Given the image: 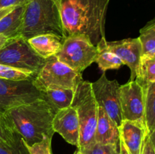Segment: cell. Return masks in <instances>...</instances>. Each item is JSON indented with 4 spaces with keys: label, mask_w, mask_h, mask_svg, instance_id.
<instances>
[{
    "label": "cell",
    "mask_w": 155,
    "mask_h": 154,
    "mask_svg": "<svg viewBox=\"0 0 155 154\" xmlns=\"http://www.w3.org/2000/svg\"><path fill=\"white\" fill-rule=\"evenodd\" d=\"M65 38L83 35L95 46L105 39L104 24L110 0H58Z\"/></svg>",
    "instance_id": "obj_1"
},
{
    "label": "cell",
    "mask_w": 155,
    "mask_h": 154,
    "mask_svg": "<svg viewBox=\"0 0 155 154\" xmlns=\"http://www.w3.org/2000/svg\"><path fill=\"white\" fill-rule=\"evenodd\" d=\"M55 113L42 98L8 110L3 116L11 126L24 139L27 146L52 138L53 119Z\"/></svg>",
    "instance_id": "obj_2"
},
{
    "label": "cell",
    "mask_w": 155,
    "mask_h": 154,
    "mask_svg": "<svg viewBox=\"0 0 155 154\" xmlns=\"http://www.w3.org/2000/svg\"><path fill=\"white\" fill-rule=\"evenodd\" d=\"M53 33L65 38L58 0H29L23 15L20 36L28 40Z\"/></svg>",
    "instance_id": "obj_3"
},
{
    "label": "cell",
    "mask_w": 155,
    "mask_h": 154,
    "mask_svg": "<svg viewBox=\"0 0 155 154\" xmlns=\"http://www.w3.org/2000/svg\"><path fill=\"white\" fill-rule=\"evenodd\" d=\"M71 106L75 108L80 122V140L77 148L80 151L86 150L96 143L95 134L98 106L92 92V82L83 79L80 82Z\"/></svg>",
    "instance_id": "obj_4"
},
{
    "label": "cell",
    "mask_w": 155,
    "mask_h": 154,
    "mask_svg": "<svg viewBox=\"0 0 155 154\" xmlns=\"http://www.w3.org/2000/svg\"><path fill=\"white\" fill-rule=\"evenodd\" d=\"M82 73L77 72L61 62L55 55L45 59V62L33 80V84L39 91L58 89L76 90Z\"/></svg>",
    "instance_id": "obj_5"
},
{
    "label": "cell",
    "mask_w": 155,
    "mask_h": 154,
    "mask_svg": "<svg viewBox=\"0 0 155 154\" xmlns=\"http://www.w3.org/2000/svg\"><path fill=\"white\" fill-rule=\"evenodd\" d=\"M45 62L30 46L28 40L21 36L8 39L0 49V64L37 74Z\"/></svg>",
    "instance_id": "obj_6"
},
{
    "label": "cell",
    "mask_w": 155,
    "mask_h": 154,
    "mask_svg": "<svg viewBox=\"0 0 155 154\" xmlns=\"http://www.w3.org/2000/svg\"><path fill=\"white\" fill-rule=\"evenodd\" d=\"M98 50L88 37L83 35H73L64 39L57 58L77 72L82 73L95 61Z\"/></svg>",
    "instance_id": "obj_7"
},
{
    "label": "cell",
    "mask_w": 155,
    "mask_h": 154,
    "mask_svg": "<svg viewBox=\"0 0 155 154\" xmlns=\"http://www.w3.org/2000/svg\"><path fill=\"white\" fill-rule=\"evenodd\" d=\"M42 98L33 80L11 81L0 79V116L8 110Z\"/></svg>",
    "instance_id": "obj_8"
},
{
    "label": "cell",
    "mask_w": 155,
    "mask_h": 154,
    "mask_svg": "<svg viewBox=\"0 0 155 154\" xmlns=\"http://www.w3.org/2000/svg\"><path fill=\"white\" fill-rule=\"evenodd\" d=\"M92 89L98 106L107 113L118 127L123 122L120 104V85L117 80H109L103 72L98 80L92 82Z\"/></svg>",
    "instance_id": "obj_9"
},
{
    "label": "cell",
    "mask_w": 155,
    "mask_h": 154,
    "mask_svg": "<svg viewBox=\"0 0 155 154\" xmlns=\"http://www.w3.org/2000/svg\"><path fill=\"white\" fill-rule=\"evenodd\" d=\"M120 104L124 120L145 123V89L136 80L120 85Z\"/></svg>",
    "instance_id": "obj_10"
},
{
    "label": "cell",
    "mask_w": 155,
    "mask_h": 154,
    "mask_svg": "<svg viewBox=\"0 0 155 154\" xmlns=\"http://www.w3.org/2000/svg\"><path fill=\"white\" fill-rule=\"evenodd\" d=\"M97 48H104L116 54L124 65L129 66L131 72L130 80L136 79L138 69L142 57V47L139 38H129L119 41L107 42L106 39L101 41Z\"/></svg>",
    "instance_id": "obj_11"
},
{
    "label": "cell",
    "mask_w": 155,
    "mask_h": 154,
    "mask_svg": "<svg viewBox=\"0 0 155 154\" xmlns=\"http://www.w3.org/2000/svg\"><path fill=\"white\" fill-rule=\"evenodd\" d=\"M53 129L71 145L77 147L80 140V122L72 106L58 110L53 119Z\"/></svg>",
    "instance_id": "obj_12"
},
{
    "label": "cell",
    "mask_w": 155,
    "mask_h": 154,
    "mask_svg": "<svg viewBox=\"0 0 155 154\" xmlns=\"http://www.w3.org/2000/svg\"><path fill=\"white\" fill-rule=\"evenodd\" d=\"M120 137L130 154H142L145 137L148 134L146 125L142 122L123 120Z\"/></svg>",
    "instance_id": "obj_13"
},
{
    "label": "cell",
    "mask_w": 155,
    "mask_h": 154,
    "mask_svg": "<svg viewBox=\"0 0 155 154\" xmlns=\"http://www.w3.org/2000/svg\"><path fill=\"white\" fill-rule=\"evenodd\" d=\"M95 140L101 144L115 145L120 141L119 127L101 107H98Z\"/></svg>",
    "instance_id": "obj_14"
},
{
    "label": "cell",
    "mask_w": 155,
    "mask_h": 154,
    "mask_svg": "<svg viewBox=\"0 0 155 154\" xmlns=\"http://www.w3.org/2000/svg\"><path fill=\"white\" fill-rule=\"evenodd\" d=\"M64 39L56 34L46 33L30 38L28 42L39 56L47 59L61 51Z\"/></svg>",
    "instance_id": "obj_15"
},
{
    "label": "cell",
    "mask_w": 155,
    "mask_h": 154,
    "mask_svg": "<svg viewBox=\"0 0 155 154\" xmlns=\"http://www.w3.org/2000/svg\"><path fill=\"white\" fill-rule=\"evenodd\" d=\"M26 5H27L15 7L0 20V34L6 36L8 39L20 36Z\"/></svg>",
    "instance_id": "obj_16"
},
{
    "label": "cell",
    "mask_w": 155,
    "mask_h": 154,
    "mask_svg": "<svg viewBox=\"0 0 155 154\" xmlns=\"http://www.w3.org/2000/svg\"><path fill=\"white\" fill-rule=\"evenodd\" d=\"M43 99L51 107L54 113L72 105L75 90L74 89H58L40 91Z\"/></svg>",
    "instance_id": "obj_17"
},
{
    "label": "cell",
    "mask_w": 155,
    "mask_h": 154,
    "mask_svg": "<svg viewBox=\"0 0 155 154\" xmlns=\"http://www.w3.org/2000/svg\"><path fill=\"white\" fill-rule=\"evenodd\" d=\"M144 89L155 82V57L142 56L136 79Z\"/></svg>",
    "instance_id": "obj_18"
},
{
    "label": "cell",
    "mask_w": 155,
    "mask_h": 154,
    "mask_svg": "<svg viewBox=\"0 0 155 154\" xmlns=\"http://www.w3.org/2000/svg\"><path fill=\"white\" fill-rule=\"evenodd\" d=\"M145 124L150 134L155 128V82L145 88Z\"/></svg>",
    "instance_id": "obj_19"
},
{
    "label": "cell",
    "mask_w": 155,
    "mask_h": 154,
    "mask_svg": "<svg viewBox=\"0 0 155 154\" xmlns=\"http://www.w3.org/2000/svg\"><path fill=\"white\" fill-rule=\"evenodd\" d=\"M97 48L98 50V54L95 62L103 72H105L107 69H119L124 65L122 60L116 54L107 51L104 48Z\"/></svg>",
    "instance_id": "obj_20"
},
{
    "label": "cell",
    "mask_w": 155,
    "mask_h": 154,
    "mask_svg": "<svg viewBox=\"0 0 155 154\" xmlns=\"http://www.w3.org/2000/svg\"><path fill=\"white\" fill-rule=\"evenodd\" d=\"M36 74L27 72L7 65L0 64V79L11 81L33 80Z\"/></svg>",
    "instance_id": "obj_21"
},
{
    "label": "cell",
    "mask_w": 155,
    "mask_h": 154,
    "mask_svg": "<svg viewBox=\"0 0 155 154\" xmlns=\"http://www.w3.org/2000/svg\"><path fill=\"white\" fill-rule=\"evenodd\" d=\"M18 133L11 126L4 116H0V146H11L16 140Z\"/></svg>",
    "instance_id": "obj_22"
},
{
    "label": "cell",
    "mask_w": 155,
    "mask_h": 154,
    "mask_svg": "<svg viewBox=\"0 0 155 154\" xmlns=\"http://www.w3.org/2000/svg\"><path fill=\"white\" fill-rule=\"evenodd\" d=\"M139 39L142 43V56H154L155 54V35L145 27L140 30Z\"/></svg>",
    "instance_id": "obj_23"
},
{
    "label": "cell",
    "mask_w": 155,
    "mask_h": 154,
    "mask_svg": "<svg viewBox=\"0 0 155 154\" xmlns=\"http://www.w3.org/2000/svg\"><path fill=\"white\" fill-rule=\"evenodd\" d=\"M0 154H30L24 139L18 133L15 142L11 146H0Z\"/></svg>",
    "instance_id": "obj_24"
},
{
    "label": "cell",
    "mask_w": 155,
    "mask_h": 154,
    "mask_svg": "<svg viewBox=\"0 0 155 154\" xmlns=\"http://www.w3.org/2000/svg\"><path fill=\"white\" fill-rule=\"evenodd\" d=\"M51 137H46L39 143H34L32 146H27L30 154H52L51 153Z\"/></svg>",
    "instance_id": "obj_25"
},
{
    "label": "cell",
    "mask_w": 155,
    "mask_h": 154,
    "mask_svg": "<svg viewBox=\"0 0 155 154\" xmlns=\"http://www.w3.org/2000/svg\"><path fill=\"white\" fill-rule=\"evenodd\" d=\"M115 145L101 144V143H95L89 149L81 152L83 154H112Z\"/></svg>",
    "instance_id": "obj_26"
},
{
    "label": "cell",
    "mask_w": 155,
    "mask_h": 154,
    "mask_svg": "<svg viewBox=\"0 0 155 154\" xmlns=\"http://www.w3.org/2000/svg\"><path fill=\"white\" fill-rule=\"evenodd\" d=\"M28 1L29 0H0V8L25 5L28 3Z\"/></svg>",
    "instance_id": "obj_27"
},
{
    "label": "cell",
    "mask_w": 155,
    "mask_h": 154,
    "mask_svg": "<svg viewBox=\"0 0 155 154\" xmlns=\"http://www.w3.org/2000/svg\"><path fill=\"white\" fill-rule=\"evenodd\" d=\"M143 154H155V149L151 141L148 134L145 137L143 146Z\"/></svg>",
    "instance_id": "obj_28"
},
{
    "label": "cell",
    "mask_w": 155,
    "mask_h": 154,
    "mask_svg": "<svg viewBox=\"0 0 155 154\" xmlns=\"http://www.w3.org/2000/svg\"><path fill=\"white\" fill-rule=\"evenodd\" d=\"M145 27L148 29V30H149L151 32H152V33L155 35V18L152 19L151 21H150L148 23H147V24L145 26Z\"/></svg>",
    "instance_id": "obj_29"
},
{
    "label": "cell",
    "mask_w": 155,
    "mask_h": 154,
    "mask_svg": "<svg viewBox=\"0 0 155 154\" xmlns=\"http://www.w3.org/2000/svg\"><path fill=\"white\" fill-rule=\"evenodd\" d=\"M120 150L121 154H130V152L128 151V149H127L126 145L124 144V141H123L122 139L120 138Z\"/></svg>",
    "instance_id": "obj_30"
},
{
    "label": "cell",
    "mask_w": 155,
    "mask_h": 154,
    "mask_svg": "<svg viewBox=\"0 0 155 154\" xmlns=\"http://www.w3.org/2000/svg\"><path fill=\"white\" fill-rule=\"evenodd\" d=\"M15 8H0V20L4 18L6 14L12 11Z\"/></svg>",
    "instance_id": "obj_31"
},
{
    "label": "cell",
    "mask_w": 155,
    "mask_h": 154,
    "mask_svg": "<svg viewBox=\"0 0 155 154\" xmlns=\"http://www.w3.org/2000/svg\"><path fill=\"white\" fill-rule=\"evenodd\" d=\"M8 39L6 36L0 34V49H1L3 46H4V45L6 43V42H7Z\"/></svg>",
    "instance_id": "obj_32"
},
{
    "label": "cell",
    "mask_w": 155,
    "mask_h": 154,
    "mask_svg": "<svg viewBox=\"0 0 155 154\" xmlns=\"http://www.w3.org/2000/svg\"><path fill=\"white\" fill-rule=\"evenodd\" d=\"M148 135H149V137H150V139H151V143H152L153 146H154V147L155 149V128H154V131H153V132L151 133L150 134H148Z\"/></svg>",
    "instance_id": "obj_33"
},
{
    "label": "cell",
    "mask_w": 155,
    "mask_h": 154,
    "mask_svg": "<svg viewBox=\"0 0 155 154\" xmlns=\"http://www.w3.org/2000/svg\"><path fill=\"white\" fill-rule=\"evenodd\" d=\"M112 154H121L120 150V141L119 143H117L114 146V149L113 150V153Z\"/></svg>",
    "instance_id": "obj_34"
},
{
    "label": "cell",
    "mask_w": 155,
    "mask_h": 154,
    "mask_svg": "<svg viewBox=\"0 0 155 154\" xmlns=\"http://www.w3.org/2000/svg\"><path fill=\"white\" fill-rule=\"evenodd\" d=\"M74 154H83V152H82L80 150H79V149H77V150L76 151V152H74Z\"/></svg>",
    "instance_id": "obj_35"
},
{
    "label": "cell",
    "mask_w": 155,
    "mask_h": 154,
    "mask_svg": "<svg viewBox=\"0 0 155 154\" xmlns=\"http://www.w3.org/2000/svg\"><path fill=\"white\" fill-rule=\"evenodd\" d=\"M154 57H155V54H154Z\"/></svg>",
    "instance_id": "obj_36"
}]
</instances>
